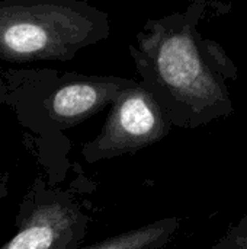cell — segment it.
<instances>
[{
  "mask_svg": "<svg viewBox=\"0 0 247 249\" xmlns=\"http://www.w3.org/2000/svg\"><path fill=\"white\" fill-rule=\"evenodd\" d=\"M202 1L162 19L148 20L130 53L141 83L179 128H198L227 118L234 105L227 88L237 67L226 50L198 31Z\"/></svg>",
  "mask_w": 247,
  "mask_h": 249,
  "instance_id": "1",
  "label": "cell"
},
{
  "mask_svg": "<svg viewBox=\"0 0 247 249\" xmlns=\"http://www.w3.org/2000/svg\"><path fill=\"white\" fill-rule=\"evenodd\" d=\"M109 35L103 10L86 0H0V60L68 61Z\"/></svg>",
  "mask_w": 247,
  "mask_h": 249,
  "instance_id": "2",
  "label": "cell"
},
{
  "mask_svg": "<svg viewBox=\"0 0 247 249\" xmlns=\"http://www.w3.org/2000/svg\"><path fill=\"white\" fill-rule=\"evenodd\" d=\"M173 124L141 83L134 82L112 102L99 134L82 147L87 163L135 153L165 139Z\"/></svg>",
  "mask_w": 247,
  "mask_h": 249,
  "instance_id": "3",
  "label": "cell"
},
{
  "mask_svg": "<svg viewBox=\"0 0 247 249\" xmlns=\"http://www.w3.org/2000/svg\"><path fill=\"white\" fill-rule=\"evenodd\" d=\"M22 217L17 233L0 249H80L89 214L66 191H41Z\"/></svg>",
  "mask_w": 247,
  "mask_h": 249,
  "instance_id": "4",
  "label": "cell"
},
{
  "mask_svg": "<svg viewBox=\"0 0 247 249\" xmlns=\"http://www.w3.org/2000/svg\"><path fill=\"white\" fill-rule=\"evenodd\" d=\"M135 80L116 76H84L54 73L52 88L42 99L48 118L60 128L77 125L106 107Z\"/></svg>",
  "mask_w": 247,
  "mask_h": 249,
  "instance_id": "5",
  "label": "cell"
},
{
  "mask_svg": "<svg viewBox=\"0 0 247 249\" xmlns=\"http://www.w3.org/2000/svg\"><path fill=\"white\" fill-rule=\"evenodd\" d=\"M178 217L162 219L80 249H163L179 231Z\"/></svg>",
  "mask_w": 247,
  "mask_h": 249,
  "instance_id": "6",
  "label": "cell"
},
{
  "mask_svg": "<svg viewBox=\"0 0 247 249\" xmlns=\"http://www.w3.org/2000/svg\"><path fill=\"white\" fill-rule=\"evenodd\" d=\"M210 249H247V213Z\"/></svg>",
  "mask_w": 247,
  "mask_h": 249,
  "instance_id": "7",
  "label": "cell"
},
{
  "mask_svg": "<svg viewBox=\"0 0 247 249\" xmlns=\"http://www.w3.org/2000/svg\"><path fill=\"white\" fill-rule=\"evenodd\" d=\"M7 194V181L6 178L0 174V200Z\"/></svg>",
  "mask_w": 247,
  "mask_h": 249,
  "instance_id": "8",
  "label": "cell"
}]
</instances>
